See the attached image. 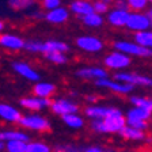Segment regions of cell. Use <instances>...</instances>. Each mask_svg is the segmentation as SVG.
Segmentation results:
<instances>
[{
    "label": "cell",
    "instance_id": "19",
    "mask_svg": "<svg viewBox=\"0 0 152 152\" xmlns=\"http://www.w3.org/2000/svg\"><path fill=\"white\" fill-rule=\"evenodd\" d=\"M113 106H106V104H87L84 107V115L88 120H98V118H103L104 115H107Z\"/></svg>",
    "mask_w": 152,
    "mask_h": 152
},
{
    "label": "cell",
    "instance_id": "22",
    "mask_svg": "<svg viewBox=\"0 0 152 152\" xmlns=\"http://www.w3.org/2000/svg\"><path fill=\"white\" fill-rule=\"evenodd\" d=\"M71 46L66 42L60 39H46L42 42V54L44 53H53V52H63L68 53Z\"/></svg>",
    "mask_w": 152,
    "mask_h": 152
},
{
    "label": "cell",
    "instance_id": "26",
    "mask_svg": "<svg viewBox=\"0 0 152 152\" xmlns=\"http://www.w3.org/2000/svg\"><path fill=\"white\" fill-rule=\"evenodd\" d=\"M38 4V0H8V7L14 11H30Z\"/></svg>",
    "mask_w": 152,
    "mask_h": 152
},
{
    "label": "cell",
    "instance_id": "30",
    "mask_svg": "<svg viewBox=\"0 0 152 152\" xmlns=\"http://www.w3.org/2000/svg\"><path fill=\"white\" fill-rule=\"evenodd\" d=\"M129 102L132 103V106H139L152 113V98L141 96V95H132L129 98Z\"/></svg>",
    "mask_w": 152,
    "mask_h": 152
},
{
    "label": "cell",
    "instance_id": "27",
    "mask_svg": "<svg viewBox=\"0 0 152 152\" xmlns=\"http://www.w3.org/2000/svg\"><path fill=\"white\" fill-rule=\"evenodd\" d=\"M133 41L140 44L141 46H145L152 50V27L148 28V30H144V31L134 33Z\"/></svg>",
    "mask_w": 152,
    "mask_h": 152
},
{
    "label": "cell",
    "instance_id": "40",
    "mask_svg": "<svg viewBox=\"0 0 152 152\" xmlns=\"http://www.w3.org/2000/svg\"><path fill=\"white\" fill-rule=\"evenodd\" d=\"M84 99L88 104H92V103H96V102L99 101V96L96 94H88V95H86Z\"/></svg>",
    "mask_w": 152,
    "mask_h": 152
},
{
    "label": "cell",
    "instance_id": "24",
    "mask_svg": "<svg viewBox=\"0 0 152 152\" xmlns=\"http://www.w3.org/2000/svg\"><path fill=\"white\" fill-rule=\"evenodd\" d=\"M0 140L8 141V140H23L28 141L30 136L25 132V129H0Z\"/></svg>",
    "mask_w": 152,
    "mask_h": 152
},
{
    "label": "cell",
    "instance_id": "14",
    "mask_svg": "<svg viewBox=\"0 0 152 152\" xmlns=\"http://www.w3.org/2000/svg\"><path fill=\"white\" fill-rule=\"evenodd\" d=\"M69 10L66 7H63V6H58L53 10H49V11H45L44 14V20H46L48 23L50 25H54V26H61L64 23L68 22L69 19Z\"/></svg>",
    "mask_w": 152,
    "mask_h": 152
},
{
    "label": "cell",
    "instance_id": "8",
    "mask_svg": "<svg viewBox=\"0 0 152 152\" xmlns=\"http://www.w3.org/2000/svg\"><path fill=\"white\" fill-rule=\"evenodd\" d=\"M49 109L53 114L56 115H64V114H69V113H79L80 106L76 101L71 98H54L50 99V104H49Z\"/></svg>",
    "mask_w": 152,
    "mask_h": 152
},
{
    "label": "cell",
    "instance_id": "31",
    "mask_svg": "<svg viewBox=\"0 0 152 152\" xmlns=\"http://www.w3.org/2000/svg\"><path fill=\"white\" fill-rule=\"evenodd\" d=\"M27 141L23 140H8L4 141V151L7 152H25Z\"/></svg>",
    "mask_w": 152,
    "mask_h": 152
},
{
    "label": "cell",
    "instance_id": "37",
    "mask_svg": "<svg viewBox=\"0 0 152 152\" xmlns=\"http://www.w3.org/2000/svg\"><path fill=\"white\" fill-rule=\"evenodd\" d=\"M44 14L45 11L44 10H30V12H28V16L31 19H37V20H39V19H44Z\"/></svg>",
    "mask_w": 152,
    "mask_h": 152
},
{
    "label": "cell",
    "instance_id": "32",
    "mask_svg": "<svg viewBox=\"0 0 152 152\" xmlns=\"http://www.w3.org/2000/svg\"><path fill=\"white\" fill-rule=\"evenodd\" d=\"M83 147L73 144V142H64V144H57L54 148H52V152H82Z\"/></svg>",
    "mask_w": 152,
    "mask_h": 152
},
{
    "label": "cell",
    "instance_id": "42",
    "mask_svg": "<svg viewBox=\"0 0 152 152\" xmlns=\"http://www.w3.org/2000/svg\"><path fill=\"white\" fill-rule=\"evenodd\" d=\"M4 30H6V22L3 19H0V33H3Z\"/></svg>",
    "mask_w": 152,
    "mask_h": 152
},
{
    "label": "cell",
    "instance_id": "7",
    "mask_svg": "<svg viewBox=\"0 0 152 152\" xmlns=\"http://www.w3.org/2000/svg\"><path fill=\"white\" fill-rule=\"evenodd\" d=\"M95 86L101 90H106V91L114 92V94L118 95H128L130 92H133V90H134V86L120 82V80L115 79H110V77L95 80Z\"/></svg>",
    "mask_w": 152,
    "mask_h": 152
},
{
    "label": "cell",
    "instance_id": "36",
    "mask_svg": "<svg viewBox=\"0 0 152 152\" xmlns=\"http://www.w3.org/2000/svg\"><path fill=\"white\" fill-rule=\"evenodd\" d=\"M38 4H39L41 10L49 11V10H53L56 7L61 6V0H38Z\"/></svg>",
    "mask_w": 152,
    "mask_h": 152
},
{
    "label": "cell",
    "instance_id": "17",
    "mask_svg": "<svg viewBox=\"0 0 152 152\" xmlns=\"http://www.w3.org/2000/svg\"><path fill=\"white\" fill-rule=\"evenodd\" d=\"M57 91V87L54 83L52 82H44V80H38V82H34V86H33V94L39 96V98H48L50 99Z\"/></svg>",
    "mask_w": 152,
    "mask_h": 152
},
{
    "label": "cell",
    "instance_id": "20",
    "mask_svg": "<svg viewBox=\"0 0 152 152\" xmlns=\"http://www.w3.org/2000/svg\"><path fill=\"white\" fill-rule=\"evenodd\" d=\"M122 139L128 140V141H144L145 139L147 133L145 130H141V129H137V128H133L130 125H125L122 129L118 132Z\"/></svg>",
    "mask_w": 152,
    "mask_h": 152
},
{
    "label": "cell",
    "instance_id": "21",
    "mask_svg": "<svg viewBox=\"0 0 152 152\" xmlns=\"http://www.w3.org/2000/svg\"><path fill=\"white\" fill-rule=\"evenodd\" d=\"M152 118V113L139 106H132L130 109H128L125 113V121H149Z\"/></svg>",
    "mask_w": 152,
    "mask_h": 152
},
{
    "label": "cell",
    "instance_id": "46",
    "mask_svg": "<svg viewBox=\"0 0 152 152\" xmlns=\"http://www.w3.org/2000/svg\"><path fill=\"white\" fill-rule=\"evenodd\" d=\"M0 152H7V151H4V149H3V151H0Z\"/></svg>",
    "mask_w": 152,
    "mask_h": 152
},
{
    "label": "cell",
    "instance_id": "38",
    "mask_svg": "<svg viewBox=\"0 0 152 152\" xmlns=\"http://www.w3.org/2000/svg\"><path fill=\"white\" fill-rule=\"evenodd\" d=\"M113 7L114 8H120V10H128L126 0H113Z\"/></svg>",
    "mask_w": 152,
    "mask_h": 152
},
{
    "label": "cell",
    "instance_id": "5",
    "mask_svg": "<svg viewBox=\"0 0 152 152\" xmlns=\"http://www.w3.org/2000/svg\"><path fill=\"white\" fill-rule=\"evenodd\" d=\"M75 45L77 46V49H80L84 53L95 54L101 53L104 49V42L102 38L96 37V35L91 34H83L75 39Z\"/></svg>",
    "mask_w": 152,
    "mask_h": 152
},
{
    "label": "cell",
    "instance_id": "33",
    "mask_svg": "<svg viewBox=\"0 0 152 152\" xmlns=\"http://www.w3.org/2000/svg\"><path fill=\"white\" fill-rule=\"evenodd\" d=\"M42 42L44 41H39V39H27L25 42V49L23 50L28 52V53H42Z\"/></svg>",
    "mask_w": 152,
    "mask_h": 152
},
{
    "label": "cell",
    "instance_id": "15",
    "mask_svg": "<svg viewBox=\"0 0 152 152\" xmlns=\"http://www.w3.org/2000/svg\"><path fill=\"white\" fill-rule=\"evenodd\" d=\"M22 117V111L16 106L6 102H0V120L7 124H18Z\"/></svg>",
    "mask_w": 152,
    "mask_h": 152
},
{
    "label": "cell",
    "instance_id": "18",
    "mask_svg": "<svg viewBox=\"0 0 152 152\" xmlns=\"http://www.w3.org/2000/svg\"><path fill=\"white\" fill-rule=\"evenodd\" d=\"M69 12L73 14L77 18L87 15V14L92 12V0H72L69 3Z\"/></svg>",
    "mask_w": 152,
    "mask_h": 152
},
{
    "label": "cell",
    "instance_id": "13",
    "mask_svg": "<svg viewBox=\"0 0 152 152\" xmlns=\"http://www.w3.org/2000/svg\"><path fill=\"white\" fill-rule=\"evenodd\" d=\"M79 79L82 80H99V79H104V77H109V72L106 68H102L98 65H86L82 66L76 71L75 73Z\"/></svg>",
    "mask_w": 152,
    "mask_h": 152
},
{
    "label": "cell",
    "instance_id": "29",
    "mask_svg": "<svg viewBox=\"0 0 152 152\" xmlns=\"http://www.w3.org/2000/svg\"><path fill=\"white\" fill-rule=\"evenodd\" d=\"M44 58L49 63L54 64V65H64V64L68 63V56L66 53L63 52H53V53H44L42 54Z\"/></svg>",
    "mask_w": 152,
    "mask_h": 152
},
{
    "label": "cell",
    "instance_id": "3",
    "mask_svg": "<svg viewBox=\"0 0 152 152\" xmlns=\"http://www.w3.org/2000/svg\"><path fill=\"white\" fill-rule=\"evenodd\" d=\"M114 49L122 52L130 57H139V58H151L152 50L145 46H141L134 41H126V39H118L113 44Z\"/></svg>",
    "mask_w": 152,
    "mask_h": 152
},
{
    "label": "cell",
    "instance_id": "35",
    "mask_svg": "<svg viewBox=\"0 0 152 152\" xmlns=\"http://www.w3.org/2000/svg\"><path fill=\"white\" fill-rule=\"evenodd\" d=\"M92 8H94V12L104 15L110 10V1H107V0H94L92 1Z\"/></svg>",
    "mask_w": 152,
    "mask_h": 152
},
{
    "label": "cell",
    "instance_id": "39",
    "mask_svg": "<svg viewBox=\"0 0 152 152\" xmlns=\"http://www.w3.org/2000/svg\"><path fill=\"white\" fill-rule=\"evenodd\" d=\"M82 152H104V148L101 145H90L83 148Z\"/></svg>",
    "mask_w": 152,
    "mask_h": 152
},
{
    "label": "cell",
    "instance_id": "23",
    "mask_svg": "<svg viewBox=\"0 0 152 152\" xmlns=\"http://www.w3.org/2000/svg\"><path fill=\"white\" fill-rule=\"evenodd\" d=\"M61 120H63L64 125L68 126L69 129L73 130H79L83 129L86 125V120L83 115H80L79 113H69V114H64L61 115Z\"/></svg>",
    "mask_w": 152,
    "mask_h": 152
},
{
    "label": "cell",
    "instance_id": "11",
    "mask_svg": "<svg viewBox=\"0 0 152 152\" xmlns=\"http://www.w3.org/2000/svg\"><path fill=\"white\" fill-rule=\"evenodd\" d=\"M11 68L18 76H20L22 79L27 80V82H38L41 79V73L35 69L31 64H28L27 61L16 60L11 63Z\"/></svg>",
    "mask_w": 152,
    "mask_h": 152
},
{
    "label": "cell",
    "instance_id": "6",
    "mask_svg": "<svg viewBox=\"0 0 152 152\" xmlns=\"http://www.w3.org/2000/svg\"><path fill=\"white\" fill-rule=\"evenodd\" d=\"M132 64V57L122 52L114 49L110 53H107L103 57V65L104 68H109L111 71H124L129 68Z\"/></svg>",
    "mask_w": 152,
    "mask_h": 152
},
{
    "label": "cell",
    "instance_id": "9",
    "mask_svg": "<svg viewBox=\"0 0 152 152\" xmlns=\"http://www.w3.org/2000/svg\"><path fill=\"white\" fill-rule=\"evenodd\" d=\"M125 27L132 33H139L151 28V22L145 11H129Z\"/></svg>",
    "mask_w": 152,
    "mask_h": 152
},
{
    "label": "cell",
    "instance_id": "2",
    "mask_svg": "<svg viewBox=\"0 0 152 152\" xmlns=\"http://www.w3.org/2000/svg\"><path fill=\"white\" fill-rule=\"evenodd\" d=\"M18 125L25 130L37 133H45L52 129V124L49 118L39 114L38 111H30L27 114H22Z\"/></svg>",
    "mask_w": 152,
    "mask_h": 152
},
{
    "label": "cell",
    "instance_id": "10",
    "mask_svg": "<svg viewBox=\"0 0 152 152\" xmlns=\"http://www.w3.org/2000/svg\"><path fill=\"white\" fill-rule=\"evenodd\" d=\"M26 39L22 35L11 31H3L0 33V48L7 52H20L25 49Z\"/></svg>",
    "mask_w": 152,
    "mask_h": 152
},
{
    "label": "cell",
    "instance_id": "12",
    "mask_svg": "<svg viewBox=\"0 0 152 152\" xmlns=\"http://www.w3.org/2000/svg\"><path fill=\"white\" fill-rule=\"evenodd\" d=\"M50 99L39 98L37 95H27L19 99V106L27 111H42L45 109H49Z\"/></svg>",
    "mask_w": 152,
    "mask_h": 152
},
{
    "label": "cell",
    "instance_id": "47",
    "mask_svg": "<svg viewBox=\"0 0 152 152\" xmlns=\"http://www.w3.org/2000/svg\"><path fill=\"white\" fill-rule=\"evenodd\" d=\"M107 1H110V3H111V1H113V0H107Z\"/></svg>",
    "mask_w": 152,
    "mask_h": 152
},
{
    "label": "cell",
    "instance_id": "1",
    "mask_svg": "<svg viewBox=\"0 0 152 152\" xmlns=\"http://www.w3.org/2000/svg\"><path fill=\"white\" fill-rule=\"evenodd\" d=\"M90 128L94 133L98 134H118L121 129L126 125L125 114L120 109L114 107L110 110L107 115L98 120H90Z\"/></svg>",
    "mask_w": 152,
    "mask_h": 152
},
{
    "label": "cell",
    "instance_id": "28",
    "mask_svg": "<svg viewBox=\"0 0 152 152\" xmlns=\"http://www.w3.org/2000/svg\"><path fill=\"white\" fill-rule=\"evenodd\" d=\"M25 152H52V147L42 140H28Z\"/></svg>",
    "mask_w": 152,
    "mask_h": 152
},
{
    "label": "cell",
    "instance_id": "16",
    "mask_svg": "<svg viewBox=\"0 0 152 152\" xmlns=\"http://www.w3.org/2000/svg\"><path fill=\"white\" fill-rule=\"evenodd\" d=\"M128 15H129V10H120V8H114L113 7L106 14V20L113 27L122 28L126 25Z\"/></svg>",
    "mask_w": 152,
    "mask_h": 152
},
{
    "label": "cell",
    "instance_id": "44",
    "mask_svg": "<svg viewBox=\"0 0 152 152\" xmlns=\"http://www.w3.org/2000/svg\"><path fill=\"white\" fill-rule=\"evenodd\" d=\"M3 149H4V141L0 140V151H3Z\"/></svg>",
    "mask_w": 152,
    "mask_h": 152
},
{
    "label": "cell",
    "instance_id": "41",
    "mask_svg": "<svg viewBox=\"0 0 152 152\" xmlns=\"http://www.w3.org/2000/svg\"><path fill=\"white\" fill-rule=\"evenodd\" d=\"M147 15H148V18H149V22H151V27H152V7H149V8L147 10Z\"/></svg>",
    "mask_w": 152,
    "mask_h": 152
},
{
    "label": "cell",
    "instance_id": "43",
    "mask_svg": "<svg viewBox=\"0 0 152 152\" xmlns=\"http://www.w3.org/2000/svg\"><path fill=\"white\" fill-rule=\"evenodd\" d=\"M104 152H117L114 148H104Z\"/></svg>",
    "mask_w": 152,
    "mask_h": 152
},
{
    "label": "cell",
    "instance_id": "4",
    "mask_svg": "<svg viewBox=\"0 0 152 152\" xmlns=\"http://www.w3.org/2000/svg\"><path fill=\"white\" fill-rule=\"evenodd\" d=\"M113 79L120 80V82L132 84L134 87H144V88H152V77L147 75H141L137 72H130V71H115L113 75Z\"/></svg>",
    "mask_w": 152,
    "mask_h": 152
},
{
    "label": "cell",
    "instance_id": "45",
    "mask_svg": "<svg viewBox=\"0 0 152 152\" xmlns=\"http://www.w3.org/2000/svg\"><path fill=\"white\" fill-rule=\"evenodd\" d=\"M149 4H152V0H149Z\"/></svg>",
    "mask_w": 152,
    "mask_h": 152
},
{
    "label": "cell",
    "instance_id": "34",
    "mask_svg": "<svg viewBox=\"0 0 152 152\" xmlns=\"http://www.w3.org/2000/svg\"><path fill=\"white\" fill-rule=\"evenodd\" d=\"M129 11H145L149 6V0H126Z\"/></svg>",
    "mask_w": 152,
    "mask_h": 152
},
{
    "label": "cell",
    "instance_id": "25",
    "mask_svg": "<svg viewBox=\"0 0 152 152\" xmlns=\"http://www.w3.org/2000/svg\"><path fill=\"white\" fill-rule=\"evenodd\" d=\"M82 22L83 25L86 26V27H90V28H99L103 26L104 23V18L103 15H101V14H96V12H90L87 14V15L82 16Z\"/></svg>",
    "mask_w": 152,
    "mask_h": 152
}]
</instances>
